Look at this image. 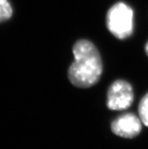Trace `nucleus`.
<instances>
[{
	"instance_id": "obj_1",
	"label": "nucleus",
	"mask_w": 148,
	"mask_h": 149,
	"mask_svg": "<svg viewBox=\"0 0 148 149\" xmlns=\"http://www.w3.org/2000/svg\"><path fill=\"white\" fill-rule=\"evenodd\" d=\"M74 61L68 69V79L74 86L85 89L95 85L103 72L98 49L92 42L80 40L73 45Z\"/></svg>"
},
{
	"instance_id": "obj_2",
	"label": "nucleus",
	"mask_w": 148,
	"mask_h": 149,
	"mask_svg": "<svg viewBox=\"0 0 148 149\" xmlns=\"http://www.w3.org/2000/svg\"><path fill=\"white\" fill-rule=\"evenodd\" d=\"M134 12L131 8L120 2L108 10L106 24L108 30L119 40H125L131 36L134 30Z\"/></svg>"
},
{
	"instance_id": "obj_3",
	"label": "nucleus",
	"mask_w": 148,
	"mask_h": 149,
	"mask_svg": "<svg viewBox=\"0 0 148 149\" xmlns=\"http://www.w3.org/2000/svg\"><path fill=\"white\" fill-rule=\"evenodd\" d=\"M133 101V89L131 84L126 80H116L109 87L107 91V106L110 110H126L132 104Z\"/></svg>"
},
{
	"instance_id": "obj_4",
	"label": "nucleus",
	"mask_w": 148,
	"mask_h": 149,
	"mask_svg": "<svg viewBox=\"0 0 148 149\" xmlns=\"http://www.w3.org/2000/svg\"><path fill=\"white\" fill-rule=\"evenodd\" d=\"M142 121L134 113H126L113 121L112 132L116 136L126 139H132L141 132Z\"/></svg>"
},
{
	"instance_id": "obj_5",
	"label": "nucleus",
	"mask_w": 148,
	"mask_h": 149,
	"mask_svg": "<svg viewBox=\"0 0 148 149\" xmlns=\"http://www.w3.org/2000/svg\"><path fill=\"white\" fill-rule=\"evenodd\" d=\"M138 113L143 124L148 127V93L141 98L139 103Z\"/></svg>"
},
{
	"instance_id": "obj_6",
	"label": "nucleus",
	"mask_w": 148,
	"mask_h": 149,
	"mask_svg": "<svg viewBox=\"0 0 148 149\" xmlns=\"http://www.w3.org/2000/svg\"><path fill=\"white\" fill-rule=\"evenodd\" d=\"M13 10L8 0H0V23L9 20Z\"/></svg>"
},
{
	"instance_id": "obj_7",
	"label": "nucleus",
	"mask_w": 148,
	"mask_h": 149,
	"mask_svg": "<svg viewBox=\"0 0 148 149\" xmlns=\"http://www.w3.org/2000/svg\"><path fill=\"white\" fill-rule=\"evenodd\" d=\"M145 52H146L147 55L148 57V42L146 43V45H145Z\"/></svg>"
}]
</instances>
